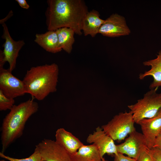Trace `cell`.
Returning <instances> with one entry per match:
<instances>
[{"label": "cell", "instance_id": "obj_30", "mask_svg": "<svg viewBox=\"0 0 161 161\" xmlns=\"http://www.w3.org/2000/svg\"><path fill=\"white\" fill-rule=\"evenodd\" d=\"M160 111H161V109H160Z\"/></svg>", "mask_w": 161, "mask_h": 161}, {"label": "cell", "instance_id": "obj_20", "mask_svg": "<svg viewBox=\"0 0 161 161\" xmlns=\"http://www.w3.org/2000/svg\"><path fill=\"white\" fill-rule=\"evenodd\" d=\"M14 99L6 97L0 90V110L5 111L10 110L14 105Z\"/></svg>", "mask_w": 161, "mask_h": 161}, {"label": "cell", "instance_id": "obj_18", "mask_svg": "<svg viewBox=\"0 0 161 161\" xmlns=\"http://www.w3.org/2000/svg\"><path fill=\"white\" fill-rule=\"evenodd\" d=\"M60 48L67 53H70L75 42L74 31L72 29L63 27L56 30Z\"/></svg>", "mask_w": 161, "mask_h": 161}, {"label": "cell", "instance_id": "obj_26", "mask_svg": "<svg viewBox=\"0 0 161 161\" xmlns=\"http://www.w3.org/2000/svg\"><path fill=\"white\" fill-rule=\"evenodd\" d=\"M13 15V12L12 10L10 11L6 17L3 19H2L0 21V23L1 24H3L8 19L11 17Z\"/></svg>", "mask_w": 161, "mask_h": 161}, {"label": "cell", "instance_id": "obj_7", "mask_svg": "<svg viewBox=\"0 0 161 161\" xmlns=\"http://www.w3.org/2000/svg\"><path fill=\"white\" fill-rule=\"evenodd\" d=\"M0 90L8 98L14 99L26 93L23 80L13 75L9 69L0 68Z\"/></svg>", "mask_w": 161, "mask_h": 161}, {"label": "cell", "instance_id": "obj_17", "mask_svg": "<svg viewBox=\"0 0 161 161\" xmlns=\"http://www.w3.org/2000/svg\"><path fill=\"white\" fill-rule=\"evenodd\" d=\"M71 155L74 161H101L103 160L101 157L98 149L94 144L83 145L75 153Z\"/></svg>", "mask_w": 161, "mask_h": 161}, {"label": "cell", "instance_id": "obj_24", "mask_svg": "<svg viewBox=\"0 0 161 161\" xmlns=\"http://www.w3.org/2000/svg\"><path fill=\"white\" fill-rule=\"evenodd\" d=\"M19 6L22 8L25 9H28L30 6L27 3L25 0H16Z\"/></svg>", "mask_w": 161, "mask_h": 161}, {"label": "cell", "instance_id": "obj_29", "mask_svg": "<svg viewBox=\"0 0 161 161\" xmlns=\"http://www.w3.org/2000/svg\"><path fill=\"white\" fill-rule=\"evenodd\" d=\"M41 161H45L44 160H42Z\"/></svg>", "mask_w": 161, "mask_h": 161}, {"label": "cell", "instance_id": "obj_13", "mask_svg": "<svg viewBox=\"0 0 161 161\" xmlns=\"http://www.w3.org/2000/svg\"><path fill=\"white\" fill-rule=\"evenodd\" d=\"M55 142L71 155L75 153L84 144L71 133L63 128L56 131Z\"/></svg>", "mask_w": 161, "mask_h": 161}, {"label": "cell", "instance_id": "obj_14", "mask_svg": "<svg viewBox=\"0 0 161 161\" xmlns=\"http://www.w3.org/2000/svg\"><path fill=\"white\" fill-rule=\"evenodd\" d=\"M105 20L101 19L99 12L95 10L89 11L82 22V30L85 36L94 37L98 33L99 30Z\"/></svg>", "mask_w": 161, "mask_h": 161}, {"label": "cell", "instance_id": "obj_25", "mask_svg": "<svg viewBox=\"0 0 161 161\" xmlns=\"http://www.w3.org/2000/svg\"><path fill=\"white\" fill-rule=\"evenodd\" d=\"M154 147L157 148L161 150V132L156 139Z\"/></svg>", "mask_w": 161, "mask_h": 161}, {"label": "cell", "instance_id": "obj_1", "mask_svg": "<svg viewBox=\"0 0 161 161\" xmlns=\"http://www.w3.org/2000/svg\"><path fill=\"white\" fill-rule=\"evenodd\" d=\"M45 11L48 31L63 27L72 29L77 35L82 34L83 19L89 12L83 0H48Z\"/></svg>", "mask_w": 161, "mask_h": 161}, {"label": "cell", "instance_id": "obj_22", "mask_svg": "<svg viewBox=\"0 0 161 161\" xmlns=\"http://www.w3.org/2000/svg\"><path fill=\"white\" fill-rule=\"evenodd\" d=\"M150 155L153 161H161V150L153 147L149 149Z\"/></svg>", "mask_w": 161, "mask_h": 161}, {"label": "cell", "instance_id": "obj_15", "mask_svg": "<svg viewBox=\"0 0 161 161\" xmlns=\"http://www.w3.org/2000/svg\"><path fill=\"white\" fill-rule=\"evenodd\" d=\"M143 64L146 66H151L150 70L141 73L139 75L140 79H143L145 77L151 76L153 77V80L150 86L151 89L161 87V50L158 53L155 59L145 61Z\"/></svg>", "mask_w": 161, "mask_h": 161}, {"label": "cell", "instance_id": "obj_21", "mask_svg": "<svg viewBox=\"0 0 161 161\" xmlns=\"http://www.w3.org/2000/svg\"><path fill=\"white\" fill-rule=\"evenodd\" d=\"M149 149L148 147L143 149L140 153L137 161H153Z\"/></svg>", "mask_w": 161, "mask_h": 161}, {"label": "cell", "instance_id": "obj_6", "mask_svg": "<svg viewBox=\"0 0 161 161\" xmlns=\"http://www.w3.org/2000/svg\"><path fill=\"white\" fill-rule=\"evenodd\" d=\"M2 26L3 33L1 38L5 41L3 45L4 50L0 51V68L4 67V64L7 62L9 64L8 69L12 72L16 67L19 52L25 44V42L23 40L14 41L10 35L5 23Z\"/></svg>", "mask_w": 161, "mask_h": 161}, {"label": "cell", "instance_id": "obj_3", "mask_svg": "<svg viewBox=\"0 0 161 161\" xmlns=\"http://www.w3.org/2000/svg\"><path fill=\"white\" fill-rule=\"evenodd\" d=\"M59 68L55 63L37 66L27 70L23 80L26 93L42 100L56 92Z\"/></svg>", "mask_w": 161, "mask_h": 161}, {"label": "cell", "instance_id": "obj_4", "mask_svg": "<svg viewBox=\"0 0 161 161\" xmlns=\"http://www.w3.org/2000/svg\"><path fill=\"white\" fill-rule=\"evenodd\" d=\"M157 89H151L136 103L128 106L135 123L138 124L143 119L154 117L161 109V93L156 92Z\"/></svg>", "mask_w": 161, "mask_h": 161}, {"label": "cell", "instance_id": "obj_11", "mask_svg": "<svg viewBox=\"0 0 161 161\" xmlns=\"http://www.w3.org/2000/svg\"><path fill=\"white\" fill-rule=\"evenodd\" d=\"M125 141L116 145L117 152L137 160L142 151L147 147L142 133L136 130L129 134Z\"/></svg>", "mask_w": 161, "mask_h": 161}, {"label": "cell", "instance_id": "obj_27", "mask_svg": "<svg viewBox=\"0 0 161 161\" xmlns=\"http://www.w3.org/2000/svg\"><path fill=\"white\" fill-rule=\"evenodd\" d=\"M101 161H108V160H105V159H103V160H102Z\"/></svg>", "mask_w": 161, "mask_h": 161}, {"label": "cell", "instance_id": "obj_10", "mask_svg": "<svg viewBox=\"0 0 161 161\" xmlns=\"http://www.w3.org/2000/svg\"><path fill=\"white\" fill-rule=\"evenodd\" d=\"M130 30L123 16L113 14L105 20L98 32L102 35L111 37L129 35Z\"/></svg>", "mask_w": 161, "mask_h": 161}, {"label": "cell", "instance_id": "obj_23", "mask_svg": "<svg viewBox=\"0 0 161 161\" xmlns=\"http://www.w3.org/2000/svg\"><path fill=\"white\" fill-rule=\"evenodd\" d=\"M114 161H137L135 159L126 156L123 154L118 153L117 154L114 155Z\"/></svg>", "mask_w": 161, "mask_h": 161}, {"label": "cell", "instance_id": "obj_19", "mask_svg": "<svg viewBox=\"0 0 161 161\" xmlns=\"http://www.w3.org/2000/svg\"><path fill=\"white\" fill-rule=\"evenodd\" d=\"M0 157L9 161H41L42 160L38 149L35 147L34 152L29 157L22 159H17L5 155L3 153L0 152Z\"/></svg>", "mask_w": 161, "mask_h": 161}, {"label": "cell", "instance_id": "obj_5", "mask_svg": "<svg viewBox=\"0 0 161 161\" xmlns=\"http://www.w3.org/2000/svg\"><path fill=\"white\" fill-rule=\"evenodd\" d=\"M134 123L132 113L130 111L129 112H120L115 115L101 127L114 141H121L136 130Z\"/></svg>", "mask_w": 161, "mask_h": 161}, {"label": "cell", "instance_id": "obj_2", "mask_svg": "<svg viewBox=\"0 0 161 161\" xmlns=\"http://www.w3.org/2000/svg\"><path fill=\"white\" fill-rule=\"evenodd\" d=\"M34 99L32 97L18 105H14L3 119L1 128V152L4 153L10 145L22 136L27 121L38 111V104Z\"/></svg>", "mask_w": 161, "mask_h": 161}, {"label": "cell", "instance_id": "obj_28", "mask_svg": "<svg viewBox=\"0 0 161 161\" xmlns=\"http://www.w3.org/2000/svg\"><path fill=\"white\" fill-rule=\"evenodd\" d=\"M0 161H6L5 160H1Z\"/></svg>", "mask_w": 161, "mask_h": 161}, {"label": "cell", "instance_id": "obj_12", "mask_svg": "<svg viewBox=\"0 0 161 161\" xmlns=\"http://www.w3.org/2000/svg\"><path fill=\"white\" fill-rule=\"evenodd\" d=\"M141 128L142 134L148 148L154 147L156 139L161 132V111L153 117L144 119L138 123Z\"/></svg>", "mask_w": 161, "mask_h": 161}, {"label": "cell", "instance_id": "obj_16", "mask_svg": "<svg viewBox=\"0 0 161 161\" xmlns=\"http://www.w3.org/2000/svg\"><path fill=\"white\" fill-rule=\"evenodd\" d=\"M34 41L48 52L55 53L62 50L59 47L56 31H48L44 33L36 34Z\"/></svg>", "mask_w": 161, "mask_h": 161}, {"label": "cell", "instance_id": "obj_8", "mask_svg": "<svg viewBox=\"0 0 161 161\" xmlns=\"http://www.w3.org/2000/svg\"><path fill=\"white\" fill-rule=\"evenodd\" d=\"M35 147L45 161H74L71 155L55 141L44 139Z\"/></svg>", "mask_w": 161, "mask_h": 161}, {"label": "cell", "instance_id": "obj_9", "mask_svg": "<svg viewBox=\"0 0 161 161\" xmlns=\"http://www.w3.org/2000/svg\"><path fill=\"white\" fill-rule=\"evenodd\" d=\"M86 141L87 143L94 144L97 146L103 159L106 154L114 156L118 153L114 140L100 126L97 127L92 133L89 135Z\"/></svg>", "mask_w": 161, "mask_h": 161}]
</instances>
